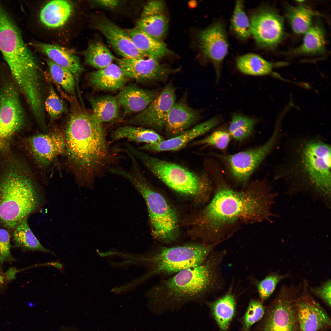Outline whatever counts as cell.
Instances as JSON below:
<instances>
[{
    "label": "cell",
    "instance_id": "5b68a950",
    "mask_svg": "<svg viewBox=\"0 0 331 331\" xmlns=\"http://www.w3.org/2000/svg\"><path fill=\"white\" fill-rule=\"evenodd\" d=\"M0 51L20 91L29 92L39 85L42 78L36 59L17 26L0 4Z\"/></svg>",
    "mask_w": 331,
    "mask_h": 331
},
{
    "label": "cell",
    "instance_id": "ab89813d",
    "mask_svg": "<svg viewBox=\"0 0 331 331\" xmlns=\"http://www.w3.org/2000/svg\"><path fill=\"white\" fill-rule=\"evenodd\" d=\"M44 105L45 110L52 120L59 119L66 111L63 102L51 84L49 85L48 95L44 101Z\"/></svg>",
    "mask_w": 331,
    "mask_h": 331
},
{
    "label": "cell",
    "instance_id": "7bdbcfd3",
    "mask_svg": "<svg viewBox=\"0 0 331 331\" xmlns=\"http://www.w3.org/2000/svg\"><path fill=\"white\" fill-rule=\"evenodd\" d=\"M10 249V234L6 229L0 228V263L14 260Z\"/></svg>",
    "mask_w": 331,
    "mask_h": 331
},
{
    "label": "cell",
    "instance_id": "cb8c5ba5",
    "mask_svg": "<svg viewBox=\"0 0 331 331\" xmlns=\"http://www.w3.org/2000/svg\"><path fill=\"white\" fill-rule=\"evenodd\" d=\"M37 47L48 59L57 64L65 68L74 75L76 85L84 69L76 55L64 47L55 44H39Z\"/></svg>",
    "mask_w": 331,
    "mask_h": 331
},
{
    "label": "cell",
    "instance_id": "f1b7e54d",
    "mask_svg": "<svg viewBox=\"0 0 331 331\" xmlns=\"http://www.w3.org/2000/svg\"><path fill=\"white\" fill-rule=\"evenodd\" d=\"M125 30L138 49L146 56L158 59L169 53L164 43L144 32L135 27Z\"/></svg>",
    "mask_w": 331,
    "mask_h": 331
},
{
    "label": "cell",
    "instance_id": "4fadbf2b",
    "mask_svg": "<svg viewBox=\"0 0 331 331\" xmlns=\"http://www.w3.org/2000/svg\"><path fill=\"white\" fill-rule=\"evenodd\" d=\"M278 133L277 129H275L269 139L259 147L232 154L216 155L226 162L236 181L245 183L274 147Z\"/></svg>",
    "mask_w": 331,
    "mask_h": 331
},
{
    "label": "cell",
    "instance_id": "d4e9b609",
    "mask_svg": "<svg viewBox=\"0 0 331 331\" xmlns=\"http://www.w3.org/2000/svg\"><path fill=\"white\" fill-rule=\"evenodd\" d=\"M206 304L219 331H229L236 312L235 299L233 294L228 292L215 301L207 302Z\"/></svg>",
    "mask_w": 331,
    "mask_h": 331
},
{
    "label": "cell",
    "instance_id": "6da1fadb",
    "mask_svg": "<svg viewBox=\"0 0 331 331\" xmlns=\"http://www.w3.org/2000/svg\"><path fill=\"white\" fill-rule=\"evenodd\" d=\"M272 190L263 182L240 191L226 183H218L197 221L209 243L217 244L227 230L239 222H260L277 217L271 211L277 196Z\"/></svg>",
    "mask_w": 331,
    "mask_h": 331
},
{
    "label": "cell",
    "instance_id": "8fae6325",
    "mask_svg": "<svg viewBox=\"0 0 331 331\" xmlns=\"http://www.w3.org/2000/svg\"><path fill=\"white\" fill-rule=\"evenodd\" d=\"M296 292L292 287H281L265 310L256 331H300L295 306L298 295Z\"/></svg>",
    "mask_w": 331,
    "mask_h": 331
},
{
    "label": "cell",
    "instance_id": "c3c4849f",
    "mask_svg": "<svg viewBox=\"0 0 331 331\" xmlns=\"http://www.w3.org/2000/svg\"></svg>",
    "mask_w": 331,
    "mask_h": 331
},
{
    "label": "cell",
    "instance_id": "e0dca14e",
    "mask_svg": "<svg viewBox=\"0 0 331 331\" xmlns=\"http://www.w3.org/2000/svg\"><path fill=\"white\" fill-rule=\"evenodd\" d=\"M117 60V65L126 76L139 82L164 81L174 71L151 57L122 58Z\"/></svg>",
    "mask_w": 331,
    "mask_h": 331
},
{
    "label": "cell",
    "instance_id": "7a4b0ae2",
    "mask_svg": "<svg viewBox=\"0 0 331 331\" xmlns=\"http://www.w3.org/2000/svg\"><path fill=\"white\" fill-rule=\"evenodd\" d=\"M63 134L65 153L83 185H90L117 162L103 124L89 111L74 104Z\"/></svg>",
    "mask_w": 331,
    "mask_h": 331
},
{
    "label": "cell",
    "instance_id": "4316f807",
    "mask_svg": "<svg viewBox=\"0 0 331 331\" xmlns=\"http://www.w3.org/2000/svg\"><path fill=\"white\" fill-rule=\"evenodd\" d=\"M110 137L112 142L125 139L130 141L145 144L157 143L165 139L153 130L128 125L118 127L112 132Z\"/></svg>",
    "mask_w": 331,
    "mask_h": 331
},
{
    "label": "cell",
    "instance_id": "ba28073f",
    "mask_svg": "<svg viewBox=\"0 0 331 331\" xmlns=\"http://www.w3.org/2000/svg\"><path fill=\"white\" fill-rule=\"evenodd\" d=\"M299 149L295 173L319 196L330 200L331 148L321 140H307ZM330 202V201H329Z\"/></svg>",
    "mask_w": 331,
    "mask_h": 331
},
{
    "label": "cell",
    "instance_id": "74e56055",
    "mask_svg": "<svg viewBox=\"0 0 331 331\" xmlns=\"http://www.w3.org/2000/svg\"><path fill=\"white\" fill-rule=\"evenodd\" d=\"M255 125L251 118L240 115L233 116L229 126V133L235 140L241 141L252 133Z\"/></svg>",
    "mask_w": 331,
    "mask_h": 331
},
{
    "label": "cell",
    "instance_id": "277c9868",
    "mask_svg": "<svg viewBox=\"0 0 331 331\" xmlns=\"http://www.w3.org/2000/svg\"><path fill=\"white\" fill-rule=\"evenodd\" d=\"M222 253L212 252L200 265L160 281L150 294L151 311L161 314L178 310L188 303L201 301L213 292L219 283Z\"/></svg>",
    "mask_w": 331,
    "mask_h": 331
},
{
    "label": "cell",
    "instance_id": "ee69618b",
    "mask_svg": "<svg viewBox=\"0 0 331 331\" xmlns=\"http://www.w3.org/2000/svg\"><path fill=\"white\" fill-rule=\"evenodd\" d=\"M310 292L321 299L329 307L331 306V282L328 280L320 286L310 287Z\"/></svg>",
    "mask_w": 331,
    "mask_h": 331
},
{
    "label": "cell",
    "instance_id": "3957f363",
    "mask_svg": "<svg viewBox=\"0 0 331 331\" xmlns=\"http://www.w3.org/2000/svg\"><path fill=\"white\" fill-rule=\"evenodd\" d=\"M45 201L19 150L14 148L0 159V226L13 230Z\"/></svg>",
    "mask_w": 331,
    "mask_h": 331
},
{
    "label": "cell",
    "instance_id": "8992f818",
    "mask_svg": "<svg viewBox=\"0 0 331 331\" xmlns=\"http://www.w3.org/2000/svg\"><path fill=\"white\" fill-rule=\"evenodd\" d=\"M121 176L132 184L144 199L154 237L166 243L175 241L178 228L176 213L163 197L150 185L139 165L133 164L130 171H122Z\"/></svg>",
    "mask_w": 331,
    "mask_h": 331
},
{
    "label": "cell",
    "instance_id": "7c38bea8",
    "mask_svg": "<svg viewBox=\"0 0 331 331\" xmlns=\"http://www.w3.org/2000/svg\"><path fill=\"white\" fill-rule=\"evenodd\" d=\"M14 146L39 166L46 167L58 156L65 153V143L63 134L53 132L21 136L17 139Z\"/></svg>",
    "mask_w": 331,
    "mask_h": 331
},
{
    "label": "cell",
    "instance_id": "d6a6232c",
    "mask_svg": "<svg viewBox=\"0 0 331 331\" xmlns=\"http://www.w3.org/2000/svg\"><path fill=\"white\" fill-rule=\"evenodd\" d=\"M237 66L242 73L249 75L262 76L270 74L273 65L260 56L249 53L239 57L236 61Z\"/></svg>",
    "mask_w": 331,
    "mask_h": 331
},
{
    "label": "cell",
    "instance_id": "8d00e7d4",
    "mask_svg": "<svg viewBox=\"0 0 331 331\" xmlns=\"http://www.w3.org/2000/svg\"><path fill=\"white\" fill-rule=\"evenodd\" d=\"M46 62L51 78L66 93L74 96L76 83L74 77L69 70L48 59Z\"/></svg>",
    "mask_w": 331,
    "mask_h": 331
},
{
    "label": "cell",
    "instance_id": "ac0fdd59",
    "mask_svg": "<svg viewBox=\"0 0 331 331\" xmlns=\"http://www.w3.org/2000/svg\"><path fill=\"white\" fill-rule=\"evenodd\" d=\"M198 37L203 52L215 64L217 74L219 77V68L228 50L224 26L221 22H216L202 30Z\"/></svg>",
    "mask_w": 331,
    "mask_h": 331
},
{
    "label": "cell",
    "instance_id": "f546056e",
    "mask_svg": "<svg viewBox=\"0 0 331 331\" xmlns=\"http://www.w3.org/2000/svg\"><path fill=\"white\" fill-rule=\"evenodd\" d=\"M325 33L323 27L319 23L312 25L304 33L301 44L293 51L299 55L321 54L325 50Z\"/></svg>",
    "mask_w": 331,
    "mask_h": 331
},
{
    "label": "cell",
    "instance_id": "b9f144b4",
    "mask_svg": "<svg viewBox=\"0 0 331 331\" xmlns=\"http://www.w3.org/2000/svg\"><path fill=\"white\" fill-rule=\"evenodd\" d=\"M229 133L223 130L215 131L209 136L196 143L197 145H204L214 146L221 150L225 149L230 140Z\"/></svg>",
    "mask_w": 331,
    "mask_h": 331
},
{
    "label": "cell",
    "instance_id": "7402d4cb",
    "mask_svg": "<svg viewBox=\"0 0 331 331\" xmlns=\"http://www.w3.org/2000/svg\"><path fill=\"white\" fill-rule=\"evenodd\" d=\"M157 91L135 85L124 86L116 96L124 113H139L146 108L158 95Z\"/></svg>",
    "mask_w": 331,
    "mask_h": 331
},
{
    "label": "cell",
    "instance_id": "9c48e42d",
    "mask_svg": "<svg viewBox=\"0 0 331 331\" xmlns=\"http://www.w3.org/2000/svg\"><path fill=\"white\" fill-rule=\"evenodd\" d=\"M216 245L191 243L159 247L148 259L150 275L170 276L179 272L198 266L204 262Z\"/></svg>",
    "mask_w": 331,
    "mask_h": 331
},
{
    "label": "cell",
    "instance_id": "d590c367",
    "mask_svg": "<svg viewBox=\"0 0 331 331\" xmlns=\"http://www.w3.org/2000/svg\"><path fill=\"white\" fill-rule=\"evenodd\" d=\"M230 25L234 33L241 40L247 39L251 35L250 19L245 12L242 1L236 2Z\"/></svg>",
    "mask_w": 331,
    "mask_h": 331
},
{
    "label": "cell",
    "instance_id": "e575fe53",
    "mask_svg": "<svg viewBox=\"0 0 331 331\" xmlns=\"http://www.w3.org/2000/svg\"><path fill=\"white\" fill-rule=\"evenodd\" d=\"M135 28L160 40L167 33L168 23L166 17L162 14L140 18Z\"/></svg>",
    "mask_w": 331,
    "mask_h": 331
},
{
    "label": "cell",
    "instance_id": "60d3db41",
    "mask_svg": "<svg viewBox=\"0 0 331 331\" xmlns=\"http://www.w3.org/2000/svg\"><path fill=\"white\" fill-rule=\"evenodd\" d=\"M287 274L282 275L273 272L266 276L258 283L257 290L262 302L268 299L275 290L278 283L287 277Z\"/></svg>",
    "mask_w": 331,
    "mask_h": 331
},
{
    "label": "cell",
    "instance_id": "7dc6e473",
    "mask_svg": "<svg viewBox=\"0 0 331 331\" xmlns=\"http://www.w3.org/2000/svg\"><path fill=\"white\" fill-rule=\"evenodd\" d=\"M57 331H80L78 329L72 326H62Z\"/></svg>",
    "mask_w": 331,
    "mask_h": 331
},
{
    "label": "cell",
    "instance_id": "d6986e66",
    "mask_svg": "<svg viewBox=\"0 0 331 331\" xmlns=\"http://www.w3.org/2000/svg\"><path fill=\"white\" fill-rule=\"evenodd\" d=\"M98 30L118 55L126 58H139L148 56L137 48L125 30L110 20L103 18L97 24Z\"/></svg>",
    "mask_w": 331,
    "mask_h": 331
},
{
    "label": "cell",
    "instance_id": "603a6c76",
    "mask_svg": "<svg viewBox=\"0 0 331 331\" xmlns=\"http://www.w3.org/2000/svg\"><path fill=\"white\" fill-rule=\"evenodd\" d=\"M128 78L118 65L112 63L91 73L88 81L95 89L114 91L121 89L125 86Z\"/></svg>",
    "mask_w": 331,
    "mask_h": 331
},
{
    "label": "cell",
    "instance_id": "1f68e13d",
    "mask_svg": "<svg viewBox=\"0 0 331 331\" xmlns=\"http://www.w3.org/2000/svg\"><path fill=\"white\" fill-rule=\"evenodd\" d=\"M27 218L21 221L13 230V237L15 245L24 250L38 251L54 253L44 247L39 241L30 228Z\"/></svg>",
    "mask_w": 331,
    "mask_h": 331
},
{
    "label": "cell",
    "instance_id": "83f0119b",
    "mask_svg": "<svg viewBox=\"0 0 331 331\" xmlns=\"http://www.w3.org/2000/svg\"><path fill=\"white\" fill-rule=\"evenodd\" d=\"M89 101L93 116L100 123L103 124L118 120L120 107L116 96L107 95L91 97Z\"/></svg>",
    "mask_w": 331,
    "mask_h": 331
},
{
    "label": "cell",
    "instance_id": "5bb4252c",
    "mask_svg": "<svg viewBox=\"0 0 331 331\" xmlns=\"http://www.w3.org/2000/svg\"><path fill=\"white\" fill-rule=\"evenodd\" d=\"M250 21L251 34L260 47L272 49L282 40L284 35L283 19L272 8L257 9L251 15Z\"/></svg>",
    "mask_w": 331,
    "mask_h": 331
},
{
    "label": "cell",
    "instance_id": "f6af8a7d",
    "mask_svg": "<svg viewBox=\"0 0 331 331\" xmlns=\"http://www.w3.org/2000/svg\"><path fill=\"white\" fill-rule=\"evenodd\" d=\"M164 9V3L162 1H150L146 3L144 7L141 18L162 14Z\"/></svg>",
    "mask_w": 331,
    "mask_h": 331
},
{
    "label": "cell",
    "instance_id": "4dcf8cb0",
    "mask_svg": "<svg viewBox=\"0 0 331 331\" xmlns=\"http://www.w3.org/2000/svg\"><path fill=\"white\" fill-rule=\"evenodd\" d=\"M286 15L292 29L296 34H304L312 25L315 13L307 6L287 5Z\"/></svg>",
    "mask_w": 331,
    "mask_h": 331
},
{
    "label": "cell",
    "instance_id": "f35d334b",
    "mask_svg": "<svg viewBox=\"0 0 331 331\" xmlns=\"http://www.w3.org/2000/svg\"><path fill=\"white\" fill-rule=\"evenodd\" d=\"M262 302L252 299L241 319L242 331H249L252 326L262 318L265 312Z\"/></svg>",
    "mask_w": 331,
    "mask_h": 331
},
{
    "label": "cell",
    "instance_id": "44dd1931",
    "mask_svg": "<svg viewBox=\"0 0 331 331\" xmlns=\"http://www.w3.org/2000/svg\"><path fill=\"white\" fill-rule=\"evenodd\" d=\"M200 117L199 112L186 103L175 102L167 116L164 129L165 134L169 138L178 135L194 124Z\"/></svg>",
    "mask_w": 331,
    "mask_h": 331
},
{
    "label": "cell",
    "instance_id": "bcb514c9",
    "mask_svg": "<svg viewBox=\"0 0 331 331\" xmlns=\"http://www.w3.org/2000/svg\"><path fill=\"white\" fill-rule=\"evenodd\" d=\"M93 3L103 7L112 8L118 6L120 3V1L116 0H98L94 1Z\"/></svg>",
    "mask_w": 331,
    "mask_h": 331
},
{
    "label": "cell",
    "instance_id": "484cf974",
    "mask_svg": "<svg viewBox=\"0 0 331 331\" xmlns=\"http://www.w3.org/2000/svg\"><path fill=\"white\" fill-rule=\"evenodd\" d=\"M71 3L66 0H55L47 3L40 13V21L45 26L51 28L61 27L67 22L72 13Z\"/></svg>",
    "mask_w": 331,
    "mask_h": 331
},
{
    "label": "cell",
    "instance_id": "2e32d148",
    "mask_svg": "<svg viewBox=\"0 0 331 331\" xmlns=\"http://www.w3.org/2000/svg\"><path fill=\"white\" fill-rule=\"evenodd\" d=\"M304 282L302 291L295 301L297 320L300 331H319L329 329L330 317L308 292Z\"/></svg>",
    "mask_w": 331,
    "mask_h": 331
},
{
    "label": "cell",
    "instance_id": "836d02e7",
    "mask_svg": "<svg viewBox=\"0 0 331 331\" xmlns=\"http://www.w3.org/2000/svg\"><path fill=\"white\" fill-rule=\"evenodd\" d=\"M86 64L101 69L112 63L115 57L107 47L101 42L90 44L84 52Z\"/></svg>",
    "mask_w": 331,
    "mask_h": 331
},
{
    "label": "cell",
    "instance_id": "ffe728a7",
    "mask_svg": "<svg viewBox=\"0 0 331 331\" xmlns=\"http://www.w3.org/2000/svg\"><path fill=\"white\" fill-rule=\"evenodd\" d=\"M218 117L212 118L185 130L176 136L164 139L156 144H145L138 148L153 152L176 151L185 147L189 142L205 134L220 122Z\"/></svg>",
    "mask_w": 331,
    "mask_h": 331
},
{
    "label": "cell",
    "instance_id": "52a82bcc",
    "mask_svg": "<svg viewBox=\"0 0 331 331\" xmlns=\"http://www.w3.org/2000/svg\"><path fill=\"white\" fill-rule=\"evenodd\" d=\"M128 150L139 159L156 177L178 192L207 196L212 184L206 176L200 175L179 164L150 155L131 144Z\"/></svg>",
    "mask_w": 331,
    "mask_h": 331
},
{
    "label": "cell",
    "instance_id": "9a60e30c",
    "mask_svg": "<svg viewBox=\"0 0 331 331\" xmlns=\"http://www.w3.org/2000/svg\"><path fill=\"white\" fill-rule=\"evenodd\" d=\"M175 100L174 88L171 84H169L146 108L129 119L126 125L162 131L164 129L167 116Z\"/></svg>",
    "mask_w": 331,
    "mask_h": 331
},
{
    "label": "cell",
    "instance_id": "30bf717a",
    "mask_svg": "<svg viewBox=\"0 0 331 331\" xmlns=\"http://www.w3.org/2000/svg\"><path fill=\"white\" fill-rule=\"evenodd\" d=\"M26 116L15 85L7 82L0 90V156L14 146L26 124Z\"/></svg>",
    "mask_w": 331,
    "mask_h": 331
}]
</instances>
